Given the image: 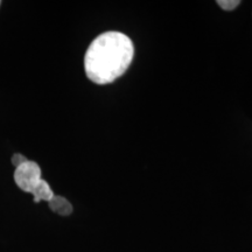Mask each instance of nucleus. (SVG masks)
Here are the masks:
<instances>
[{
	"mask_svg": "<svg viewBox=\"0 0 252 252\" xmlns=\"http://www.w3.org/2000/svg\"><path fill=\"white\" fill-rule=\"evenodd\" d=\"M134 56L130 37L121 32H105L94 39L84 56L88 78L104 86L125 74Z\"/></svg>",
	"mask_w": 252,
	"mask_h": 252,
	"instance_id": "obj_1",
	"label": "nucleus"
},
{
	"mask_svg": "<svg viewBox=\"0 0 252 252\" xmlns=\"http://www.w3.org/2000/svg\"><path fill=\"white\" fill-rule=\"evenodd\" d=\"M14 180L15 184L21 190L26 193H33V190L37 187L41 178V168L36 162L27 161L21 163L15 168L14 172Z\"/></svg>",
	"mask_w": 252,
	"mask_h": 252,
	"instance_id": "obj_2",
	"label": "nucleus"
},
{
	"mask_svg": "<svg viewBox=\"0 0 252 252\" xmlns=\"http://www.w3.org/2000/svg\"><path fill=\"white\" fill-rule=\"evenodd\" d=\"M49 208L53 212L61 216H68L72 213V206L67 198L54 195L52 200L48 202Z\"/></svg>",
	"mask_w": 252,
	"mask_h": 252,
	"instance_id": "obj_3",
	"label": "nucleus"
},
{
	"mask_svg": "<svg viewBox=\"0 0 252 252\" xmlns=\"http://www.w3.org/2000/svg\"><path fill=\"white\" fill-rule=\"evenodd\" d=\"M32 195L34 196V202L39 203L40 201H47V202H49L55 194L54 191L52 190V188H50L48 182L42 179V180L40 181V184L37 185V187L34 189Z\"/></svg>",
	"mask_w": 252,
	"mask_h": 252,
	"instance_id": "obj_4",
	"label": "nucleus"
},
{
	"mask_svg": "<svg viewBox=\"0 0 252 252\" xmlns=\"http://www.w3.org/2000/svg\"><path fill=\"white\" fill-rule=\"evenodd\" d=\"M239 4H241L239 0H219V1H217V5H219L220 8L225 9V11H232V9H235Z\"/></svg>",
	"mask_w": 252,
	"mask_h": 252,
	"instance_id": "obj_5",
	"label": "nucleus"
},
{
	"mask_svg": "<svg viewBox=\"0 0 252 252\" xmlns=\"http://www.w3.org/2000/svg\"><path fill=\"white\" fill-rule=\"evenodd\" d=\"M26 161H27V159L23 156V154H19V153L14 154L13 158H12V163L15 166V168H17L18 166H20L21 163H24Z\"/></svg>",
	"mask_w": 252,
	"mask_h": 252,
	"instance_id": "obj_6",
	"label": "nucleus"
}]
</instances>
